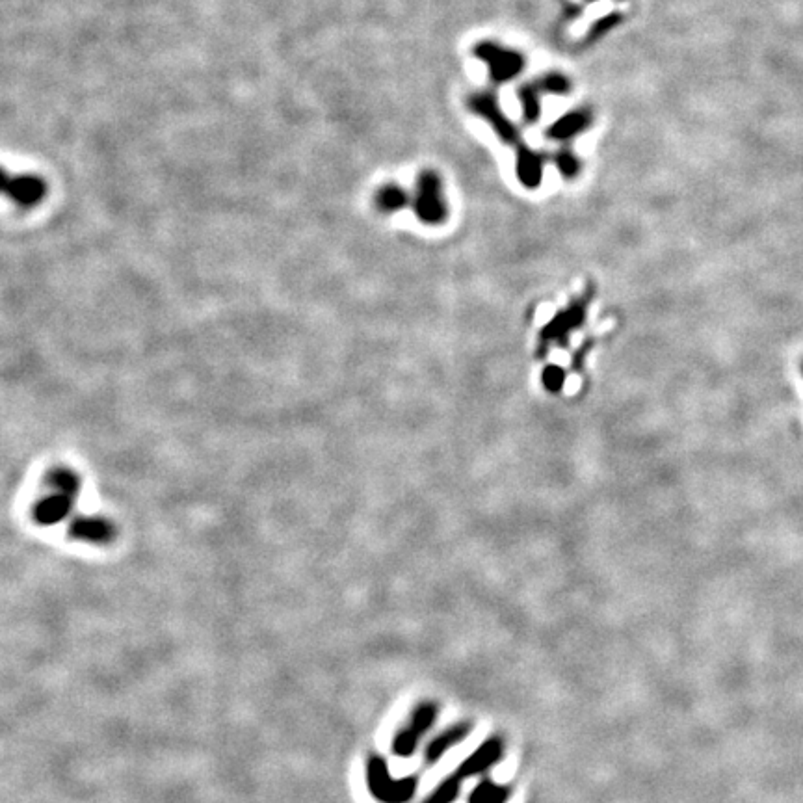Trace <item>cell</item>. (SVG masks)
Segmentation results:
<instances>
[{
	"instance_id": "1",
	"label": "cell",
	"mask_w": 803,
	"mask_h": 803,
	"mask_svg": "<svg viewBox=\"0 0 803 803\" xmlns=\"http://www.w3.org/2000/svg\"><path fill=\"white\" fill-rule=\"evenodd\" d=\"M370 794L382 803H408L417 790V777L395 779L382 757H370L367 764Z\"/></svg>"
},
{
	"instance_id": "2",
	"label": "cell",
	"mask_w": 803,
	"mask_h": 803,
	"mask_svg": "<svg viewBox=\"0 0 803 803\" xmlns=\"http://www.w3.org/2000/svg\"><path fill=\"white\" fill-rule=\"evenodd\" d=\"M413 211L422 224L441 225L448 218V203L443 194V183L439 173L424 170L419 173L415 183Z\"/></svg>"
},
{
	"instance_id": "3",
	"label": "cell",
	"mask_w": 803,
	"mask_h": 803,
	"mask_svg": "<svg viewBox=\"0 0 803 803\" xmlns=\"http://www.w3.org/2000/svg\"><path fill=\"white\" fill-rule=\"evenodd\" d=\"M473 54L484 62L489 69V79L493 80L495 84H506L515 77L521 75V71L525 69V56L502 47L501 43L495 41H480L474 45Z\"/></svg>"
},
{
	"instance_id": "4",
	"label": "cell",
	"mask_w": 803,
	"mask_h": 803,
	"mask_svg": "<svg viewBox=\"0 0 803 803\" xmlns=\"http://www.w3.org/2000/svg\"><path fill=\"white\" fill-rule=\"evenodd\" d=\"M0 196L21 209H34L47 198V183L34 173H10L0 168Z\"/></svg>"
},
{
	"instance_id": "5",
	"label": "cell",
	"mask_w": 803,
	"mask_h": 803,
	"mask_svg": "<svg viewBox=\"0 0 803 803\" xmlns=\"http://www.w3.org/2000/svg\"><path fill=\"white\" fill-rule=\"evenodd\" d=\"M469 110L474 116H480L495 134L501 138L504 144H517L519 142V129L515 127L514 121L502 112L501 103L497 95L493 92L473 93L467 101Z\"/></svg>"
},
{
	"instance_id": "6",
	"label": "cell",
	"mask_w": 803,
	"mask_h": 803,
	"mask_svg": "<svg viewBox=\"0 0 803 803\" xmlns=\"http://www.w3.org/2000/svg\"><path fill=\"white\" fill-rule=\"evenodd\" d=\"M586 305H588V298H582L579 302L569 305L567 309L554 316L553 320L541 330L540 343H538L540 356H543L551 346H566L569 333L577 330L584 322Z\"/></svg>"
},
{
	"instance_id": "7",
	"label": "cell",
	"mask_w": 803,
	"mask_h": 803,
	"mask_svg": "<svg viewBox=\"0 0 803 803\" xmlns=\"http://www.w3.org/2000/svg\"><path fill=\"white\" fill-rule=\"evenodd\" d=\"M435 718H437V707H435L434 703H422V705H419L413 712V716H411V720L406 724V727L400 729L395 737V742H393L395 755H398V757L413 755L417 750V746H419V742H421V738L434 725Z\"/></svg>"
},
{
	"instance_id": "8",
	"label": "cell",
	"mask_w": 803,
	"mask_h": 803,
	"mask_svg": "<svg viewBox=\"0 0 803 803\" xmlns=\"http://www.w3.org/2000/svg\"><path fill=\"white\" fill-rule=\"evenodd\" d=\"M501 757V740H499V738H489V740H486L478 750L471 753V755L456 768L452 779L461 785V783H463L465 779H469V777L488 772L491 766H495V764L501 761Z\"/></svg>"
},
{
	"instance_id": "9",
	"label": "cell",
	"mask_w": 803,
	"mask_h": 803,
	"mask_svg": "<svg viewBox=\"0 0 803 803\" xmlns=\"http://www.w3.org/2000/svg\"><path fill=\"white\" fill-rule=\"evenodd\" d=\"M69 536L73 540L84 541V543H92V545H106L114 540L116 536V527L99 515H80V517H73L71 525H69Z\"/></svg>"
},
{
	"instance_id": "10",
	"label": "cell",
	"mask_w": 803,
	"mask_h": 803,
	"mask_svg": "<svg viewBox=\"0 0 803 803\" xmlns=\"http://www.w3.org/2000/svg\"><path fill=\"white\" fill-rule=\"evenodd\" d=\"M515 175L517 181L525 188H538L543 177V158L540 153L530 149L527 145L517 147L515 155Z\"/></svg>"
},
{
	"instance_id": "11",
	"label": "cell",
	"mask_w": 803,
	"mask_h": 803,
	"mask_svg": "<svg viewBox=\"0 0 803 803\" xmlns=\"http://www.w3.org/2000/svg\"><path fill=\"white\" fill-rule=\"evenodd\" d=\"M73 504H75L73 499H67L60 493H53L36 504L34 519L43 527H54V525L66 521L67 517L71 515Z\"/></svg>"
},
{
	"instance_id": "12",
	"label": "cell",
	"mask_w": 803,
	"mask_h": 803,
	"mask_svg": "<svg viewBox=\"0 0 803 803\" xmlns=\"http://www.w3.org/2000/svg\"><path fill=\"white\" fill-rule=\"evenodd\" d=\"M469 733H471V725L458 724L452 725L450 729L443 731L441 735H437V737L428 744L426 753H424V761H426V764L437 763L450 748H454L456 744H460L461 740H465V738L469 737Z\"/></svg>"
},
{
	"instance_id": "13",
	"label": "cell",
	"mask_w": 803,
	"mask_h": 803,
	"mask_svg": "<svg viewBox=\"0 0 803 803\" xmlns=\"http://www.w3.org/2000/svg\"><path fill=\"white\" fill-rule=\"evenodd\" d=\"M374 203H376L378 211L385 212V214H395V212L402 211L408 205V190H404L402 186L395 185V183L383 185L376 192Z\"/></svg>"
},
{
	"instance_id": "14",
	"label": "cell",
	"mask_w": 803,
	"mask_h": 803,
	"mask_svg": "<svg viewBox=\"0 0 803 803\" xmlns=\"http://www.w3.org/2000/svg\"><path fill=\"white\" fill-rule=\"evenodd\" d=\"M49 488L53 489V493H60L67 499L77 501L80 493V476L69 469H54L53 473L49 474Z\"/></svg>"
},
{
	"instance_id": "15",
	"label": "cell",
	"mask_w": 803,
	"mask_h": 803,
	"mask_svg": "<svg viewBox=\"0 0 803 803\" xmlns=\"http://www.w3.org/2000/svg\"><path fill=\"white\" fill-rule=\"evenodd\" d=\"M510 798V787L497 785L493 781H482L469 796V803H506Z\"/></svg>"
},
{
	"instance_id": "16",
	"label": "cell",
	"mask_w": 803,
	"mask_h": 803,
	"mask_svg": "<svg viewBox=\"0 0 803 803\" xmlns=\"http://www.w3.org/2000/svg\"><path fill=\"white\" fill-rule=\"evenodd\" d=\"M517 97L523 106V118L527 123H536L540 119V88L538 84H525L519 88Z\"/></svg>"
},
{
	"instance_id": "17",
	"label": "cell",
	"mask_w": 803,
	"mask_h": 803,
	"mask_svg": "<svg viewBox=\"0 0 803 803\" xmlns=\"http://www.w3.org/2000/svg\"><path fill=\"white\" fill-rule=\"evenodd\" d=\"M584 125H586V118L582 114H569V116L558 119L547 132V136L554 140H564V138L577 134Z\"/></svg>"
},
{
	"instance_id": "18",
	"label": "cell",
	"mask_w": 803,
	"mask_h": 803,
	"mask_svg": "<svg viewBox=\"0 0 803 803\" xmlns=\"http://www.w3.org/2000/svg\"><path fill=\"white\" fill-rule=\"evenodd\" d=\"M460 794V783H456L452 777L439 783V787L424 800L422 803H452Z\"/></svg>"
},
{
	"instance_id": "19",
	"label": "cell",
	"mask_w": 803,
	"mask_h": 803,
	"mask_svg": "<svg viewBox=\"0 0 803 803\" xmlns=\"http://www.w3.org/2000/svg\"><path fill=\"white\" fill-rule=\"evenodd\" d=\"M541 382H543L547 391L558 393V391L562 389L564 382H566V372H564L562 367H558V365H551V367H547V369L543 370Z\"/></svg>"
},
{
	"instance_id": "20",
	"label": "cell",
	"mask_w": 803,
	"mask_h": 803,
	"mask_svg": "<svg viewBox=\"0 0 803 803\" xmlns=\"http://www.w3.org/2000/svg\"><path fill=\"white\" fill-rule=\"evenodd\" d=\"M538 88H540V92H547V93H566L567 88H569V84H567V80L564 77H560V75H547V77H543V79L538 82Z\"/></svg>"
},
{
	"instance_id": "21",
	"label": "cell",
	"mask_w": 803,
	"mask_h": 803,
	"mask_svg": "<svg viewBox=\"0 0 803 803\" xmlns=\"http://www.w3.org/2000/svg\"><path fill=\"white\" fill-rule=\"evenodd\" d=\"M556 166L560 168V172L564 173V175H573V173L577 172V160L573 158L571 153H567V151H562V153H558V157H556Z\"/></svg>"
}]
</instances>
